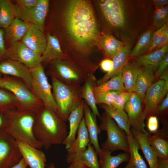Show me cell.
<instances>
[{"instance_id":"5b68a950","label":"cell","mask_w":168,"mask_h":168,"mask_svg":"<svg viewBox=\"0 0 168 168\" xmlns=\"http://www.w3.org/2000/svg\"><path fill=\"white\" fill-rule=\"evenodd\" d=\"M51 77L52 93L58 112L66 122L71 111L83 100L82 87L68 85Z\"/></svg>"},{"instance_id":"44dd1931","label":"cell","mask_w":168,"mask_h":168,"mask_svg":"<svg viewBox=\"0 0 168 168\" xmlns=\"http://www.w3.org/2000/svg\"><path fill=\"white\" fill-rule=\"evenodd\" d=\"M84 101L82 102L76 106L70 114L68 120L69 123L68 134L62 144L67 150L71 146L75 139L76 134L81 122L83 117Z\"/></svg>"},{"instance_id":"f907efd6","label":"cell","mask_w":168,"mask_h":168,"mask_svg":"<svg viewBox=\"0 0 168 168\" xmlns=\"http://www.w3.org/2000/svg\"><path fill=\"white\" fill-rule=\"evenodd\" d=\"M159 79L164 80L165 82V84L164 87L163 93V98L164 99L166 95L168 93V71L166 70L160 77Z\"/></svg>"},{"instance_id":"f6af8a7d","label":"cell","mask_w":168,"mask_h":168,"mask_svg":"<svg viewBox=\"0 0 168 168\" xmlns=\"http://www.w3.org/2000/svg\"><path fill=\"white\" fill-rule=\"evenodd\" d=\"M5 30L0 28V61L4 58L6 50L4 38Z\"/></svg>"},{"instance_id":"4316f807","label":"cell","mask_w":168,"mask_h":168,"mask_svg":"<svg viewBox=\"0 0 168 168\" xmlns=\"http://www.w3.org/2000/svg\"><path fill=\"white\" fill-rule=\"evenodd\" d=\"M96 79L93 74H89L84 82V84L82 87V98L94 114L100 119L101 116L98 110L95 98L94 95L93 88L96 86Z\"/></svg>"},{"instance_id":"8d00e7d4","label":"cell","mask_w":168,"mask_h":168,"mask_svg":"<svg viewBox=\"0 0 168 168\" xmlns=\"http://www.w3.org/2000/svg\"><path fill=\"white\" fill-rule=\"evenodd\" d=\"M0 28L6 29L11 24L13 19L10 1L0 0Z\"/></svg>"},{"instance_id":"9f6ffc18","label":"cell","mask_w":168,"mask_h":168,"mask_svg":"<svg viewBox=\"0 0 168 168\" xmlns=\"http://www.w3.org/2000/svg\"><path fill=\"white\" fill-rule=\"evenodd\" d=\"M47 168H55L54 164L53 163H51Z\"/></svg>"},{"instance_id":"9a60e30c","label":"cell","mask_w":168,"mask_h":168,"mask_svg":"<svg viewBox=\"0 0 168 168\" xmlns=\"http://www.w3.org/2000/svg\"><path fill=\"white\" fill-rule=\"evenodd\" d=\"M165 84V81L159 79L152 83L147 90L143 100L145 119L150 116L155 115L158 107L163 99L162 95Z\"/></svg>"},{"instance_id":"7dc6e473","label":"cell","mask_w":168,"mask_h":168,"mask_svg":"<svg viewBox=\"0 0 168 168\" xmlns=\"http://www.w3.org/2000/svg\"><path fill=\"white\" fill-rule=\"evenodd\" d=\"M39 0H17V4L20 6L27 8H32L35 6Z\"/></svg>"},{"instance_id":"f546056e","label":"cell","mask_w":168,"mask_h":168,"mask_svg":"<svg viewBox=\"0 0 168 168\" xmlns=\"http://www.w3.org/2000/svg\"><path fill=\"white\" fill-rule=\"evenodd\" d=\"M100 105V107L125 132L127 136H133L128 123V117L124 110L117 109L104 104Z\"/></svg>"},{"instance_id":"7bdbcfd3","label":"cell","mask_w":168,"mask_h":168,"mask_svg":"<svg viewBox=\"0 0 168 168\" xmlns=\"http://www.w3.org/2000/svg\"><path fill=\"white\" fill-rule=\"evenodd\" d=\"M168 53L160 62L158 68L154 74L153 81H156L159 79L160 77L168 69Z\"/></svg>"},{"instance_id":"ac0fdd59","label":"cell","mask_w":168,"mask_h":168,"mask_svg":"<svg viewBox=\"0 0 168 168\" xmlns=\"http://www.w3.org/2000/svg\"><path fill=\"white\" fill-rule=\"evenodd\" d=\"M84 101V117L90 142L100 157L102 152V150L100 146L98 139V136L100 134V130L97 124L96 116L86 102Z\"/></svg>"},{"instance_id":"ffe728a7","label":"cell","mask_w":168,"mask_h":168,"mask_svg":"<svg viewBox=\"0 0 168 168\" xmlns=\"http://www.w3.org/2000/svg\"><path fill=\"white\" fill-rule=\"evenodd\" d=\"M98 154L90 142L86 149L72 153H68L66 161L69 163L77 162L83 164L89 168H100Z\"/></svg>"},{"instance_id":"7c38bea8","label":"cell","mask_w":168,"mask_h":168,"mask_svg":"<svg viewBox=\"0 0 168 168\" xmlns=\"http://www.w3.org/2000/svg\"><path fill=\"white\" fill-rule=\"evenodd\" d=\"M4 58L20 62L30 68L41 62V56L35 53L20 41L6 48Z\"/></svg>"},{"instance_id":"1f68e13d","label":"cell","mask_w":168,"mask_h":168,"mask_svg":"<svg viewBox=\"0 0 168 168\" xmlns=\"http://www.w3.org/2000/svg\"><path fill=\"white\" fill-rule=\"evenodd\" d=\"M90 142L89 135L83 116L77 131V137L70 147L67 149L68 153H73L85 150Z\"/></svg>"},{"instance_id":"4dcf8cb0","label":"cell","mask_w":168,"mask_h":168,"mask_svg":"<svg viewBox=\"0 0 168 168\" xmlns=\"http://www.w3.org/2000/svg\"><path fill=\"white\" fill-rule=\"evenodd\" d=\"M129 158L127 164L124 168H148L143 158L140 154L138 142L133 136H128Z\"/></svg>"},{"instance_id":"bcb514c9","label":"cell","mask_w":168,"mask_h":168,"mask_svg":"<svg viewBox=\"0 0 168 168\" xmlns=\"http://www.w3.org/2000/svg\"><path fill=\"white\" fill-rule=\"evenodd\" d=\"M100 66L102 70L108 73L110 72L113 67L112 60L109 58L103 60L100 63Z\"/></svg>"},{"instance_id":"ab89813d","label":"cell","mask_w":168,"mask_h":168,"mask_svg":"<svg viewBox=\"0 0 168 168\" xmlns=\"http://www.w3.org/2000/svg\"><path fill=\"white\" fill-rule=\"evenodd\" d=\"M168 20V7L156 9L153 16V24L157 30L167 23Z\"/></svg>"},{"instance_id":"836d02e7","label":"cell","mask_w":168,"mask_h":168,"mask_svg":"<svg viewBox=\"0 0 168 168\" xmlns=\"http://www.w3.org/2000/svg\"><path fill=\"white\" fill-rule=\"evenodd\" d=\"M112 91H125L121 73L101 84L94 86L93 88L95 98L103 93Z\"/></svg>"},{"instance_id":"ba28073f","label":"cell","mask_w":168,"mask_h":168,"mask_svg":"<svg viewBox=\"0 0 168 168\" xmlns=\"http://www.w3.org/2000/svg\"><path fill=\"white\" fill-rule=\"evenodd\" d=\"M30 70L32 76L31 90L44 106L58 113L52 86L48 82L43 65L40 63Z\"/></svg>"},{"instance_id":"91938a15","label":"cell","mask_w":168,"mask_h":168,"mask_svg":"<svg viewBox=\"0 0 168 168\" xmlns=\"http://www.w3.org/2000/svg\"></svg>"},{"instance_id":"d6a6232c","label":"cell","mask_w":168,"mask_h":168,"mask_svg":"<svg viewBox=\"0 0 168 168\" xmlns=\"http://www.w3.org/2000/svg\"><path fill=\"white\" fill-rule=\"evenodd\" d=\"M102 150V153L99 157L100 168H117L121 164L128 162L129 160L130 155L128 152H125L113 156L109 151Z\"/></svg>"},{"instance_id":"8fae6325","label":"cell","mask_w":168,"mask_h":168,"mask_svg":"<svg viewBox=\"0 0 168 168\" xmlns=\"http://www.w3.org/2000/svg\"><path fill=\"white\" fill-rule=\"evenodd\" d=\"M22 158L16 140L4 130H0V168H10Z\"/></svg>"},{"instance_id":"d4e9b609","label":"cell","mask_w":168,"mask_h":168,"mask_svg":"<svg viewBox=\"0 0 168 168\" xmlns=\"http://www.w3.org/2000/svg\"><path fill=\"white\" fill-rule=\"evenodd\" d=\"M164 129L158 130L153 135L148 133V142L158 158H168V141Z\"/></svg>"},{"instance_id":"816d5d0a","label":"cell","mask_w":168,"mask_h":168,"mask_svg":"<svg viewBox=\"0 0 168 168\" xmlns=\"http://www.w3.org/2000/svg\"><path fill=\"white\" fill-rule=\"evenodd\" d=\"M156 9H160L166 7L168 4V0H155L153 1Z\"/></svg>"},{"instance_id":"5bb4252c","label":"cell","mask_w":168,"mask_h":168,"mask_svg":"<svg viewBox=\"0 0 168 168\" xmlns=\"http://www.w3.org/2000/svg\"><path fill=\"white\" fill-rule=\"evenodd\" d=\"M0 74L21 79L31 90L32 74L30 68L23 64L14 60L4 58L0 61Z\"/></svg>"},{"instance_id":"3957f363","label":"cell","mask_w":168,"mask_h":168,"mask_svg":"<svg viewBox=\"0 0 168 168\" xmlns=\"http://www.w3.org/2000/svg\"><path fill=\"white\" fill-rule=\"evenodd\" d=\"M8 123L4 130L16 141L27 143L37 148L43 147L35 136L33 128L37 113L16 109L5 112Z\"/></svg>"},{"instance_id":"d590c367","label":"cell","mask_w":168,"mask_h":168,"mask_svg":"<svg viewBox=\"0 0 168 168\" xmlns=\"http://www.w3.org/2000/svg\"><path fill=\"white\" fill-rule=\"evenodd\" d=\"M153 33L148 30L140 37L130 54V59L138 58L147 53L152 43Z\"/></svg>"},{"instance_id":"11a10c76","label":"cell","mask_w":168,"mask_h":168,"mask_svg":"<svg viewBox=\"0 0 168 168\" xmlns=\"http://www.w3.org/2000/svg\"><path fill=\"white\" fill-rule=\"evenodd\" d=\"M27 166L24 160L22 158L18 163L10 168H27Z\"/></svg>"},{"instance_id":"f35d334b","label":"cell","mask_w":168,"mask_h":168,"mask_svg":"<svg viewBox=\"0 0 168 168\" xmlns=\"http://www.w3.org/2000/svg\"><path fill=\"white\" fill-rule=\"evenodd\" d=\"M168 43V37L164 34L161 27L153 33L152 44L146 54L167 45Z\"/></svg>"},{"instance_id":"ee69618b","label":"cell","mask_w":168,"mask_h":168,"mask_svg":"<svg viewBox=\"0 0 168 168\" xmlns=\"http://www.w3.org/2000/svg\"><path fill=\"white\" fill-rule=\"evenodd\" d=\"M147 127L149 131L152 133H155L159 127V122L157 117L152 115L147 119Z\"/></svg>"},{"instance_id":"f1b7e54d","label":"cell","mask_w":168,"mask_h":168,"mask_svg":"<svg viewBox=\"0 0 168 168\" xmlns=\"http://www.w3.org/2000/svg\"><path fill=\"white\" fill-rule=\"evenodd\" d=\"M142 66L135 62L129 61L124 66L121 74L125 91L131 93L133 92Z\"/></svg>"},{"instance_id":"e0dca14e","label":"cell","mask_w":168,"mask_h":168,"mask_svg":"<svg viewBox=\"0 0 168 168\" xmlns=\"http://www.w3.org/2000/svg\"><path fill=\"white\" fill-rule=\"evenodd\" d=\"M21 41L30 49L41 56L46 46L47 37L44 32L35 25L31 24Z\"/></svg>"},{"instance_id":"b9f144b4","label":"cell","mask_w":168,"mask_h":168,"mask_svg":"<svg viewBox=\"0 0 168 168\" xmlns=\"http://www.w3.org/2000/svg\"><path fill=\"white\" fill-rule=\"evenodd\" d=\"M132 93L126 91L120 92L117 96L112 106L117 109L124 110V105L129 99Z\"/></svg>"},{"instance_id":"f5cc1de1","label":"cell","mask_w":168,"mask_h":168,"mask_svg":"<svg viewBox=\"0 0 168 168\" xmlns=\"http://www.w3.org/2000/svg\"><path fill=\"white\" fill-rule=\"evenodd\" d=\"M157 168H168V158L162 159L158 158Z\"/></svg>"},{"instance_id":"9c48e42d","label":"cell","mask_w":168,"mask_h":168,"mask_svg":"<svg viewBox=\"0 0 168 168\" xmlns=\"http://www.w3.org/2000/svg\"><path fill=\"white\" fill-rule=\"evenodd\" d=\"M126 2L121 0H101L98 4L105 19L113 28L124 29L128 20Z\"/></svg>"},{"instance_id":"6da1fadb","label":"cell","mask_w":168,"mask_h":168,"mask_svg":"<svg viewBox=\"0 0 168 168\" xmlns=\"http://www.w3.org/2000/svg\"><path fill=\"white\" fill-rule=\"evenodd\" d=\"M66 21L70 34L80 46L86 47L98 40L97 23L89 2L71 1L66 14Z\"/></svg>"},{"instance_id":"6f0895ef","label":"cell","mask_w":168,"mask_h":168,"mask_svg":"<svg viewBox=\"0 0 168 168\" xmlns=\"http://www.w3.org/2000/svg\"><path fill=\"white\" fill-rule=\"evenodd\" d=\"M2 77V75L0 74V77Z\"/></svg>"},{"instance_id":"8992f818","label":"cell","mask_w":168,"mask_h":168,"mask_svg":"<svg viewBox=\"0 0 168 168\" xmlns=\"http://www.w3.org/2000/svg\"><path fill=\"white\" fill-rule=\"evenodd\" d=\"M45 73L61 82L71 86H81L88 74L65 59L54 60Z\"/></svg>"},{"instance_id":"cb8c5ba5","label":"cell","mask_w":168,"mask_h":168,"mask_svg":"<svg viewBox=\"0 0 168 168\" xmlns=\"http://www.w3.org/2000/svg\"><path fill=\"white\" fill-rule=\"evenodd\" d=\"M41 57V64L49 63L55 60L65 59V56L59 40L55 36L48 34L46 46Z\"/></svg>"},{"instance_id":"60d3db41","label":"cell","mask_w":168,"mask_h":168,"mask_svg":"<svg viewBox=\"0 0 168 168\" xmlns=\"http://www.w3.org/2000/svg\"><path fill=\"white\" fill-rule=\"evenodd\" d=\"M120 92L119 91H110L98 96L95 98L96 104H102L112 106L117 96Z\"/></svg>"},{"instance_id":"4fadbf2b","label":"cell","mask_w":168,"mask_h":168,"mask_svg":"<svg viewBox=\"0 0 168 168\" xmlns=\"http://www.w3.org/2000/svg\"><path fill=\"white\" fill-rule=\"evenodd\" d=\"M142 101L135 92L132 93L125 104L124 110L127 114L130 126L141 133L147 131L145 129V119Z\"/></svg>"},{"instance_id":"c3c4849f","label":"cell","mask_w":168,"mask_h":168,"mask_svg":"<svg viewBox=\"0 0 168 168\" xmlns=\"http://www.w3.org/2000/svg\"><path fill=\"white\" fill-rule=\"evenodd\" d=\"M168 108V93L165 96L161 103L158 107L156 114H158L167 110Z\"/></svg>"},{"instance_id":"680465c9","label":"cell","mask_w":168,"mask_h":168,"mask_svg":"<svg viewBox=\"0 0 168 168\" xmlns=\"http://www.w3.org/2000/svg\"><path fill=\"white\" fill-rule=\"evenodd\" d=\"M0 6H1V3H0Z\"/></svg>"},{"instance_id":"d6986e66","label":"cell","mask_w":168,"mask_h":168,"mask_svg":"<svg viewBox=\"0 0 168 168\" xmlns=\"http://www.w3.org/2000/svg\"><path fill=\"white\" fill-rule=\"evenodd\" d=\"M131 51V48L129 45H125L122 49L112 58L113 65L111 71L106 73L102 77L97 80L96 86L102 84L112 77L120 73L124 66L129 61Z\"/></svg>"},{"instance_id":"7402d4cb","label":"cell","mask_w":168,"mask_h":168,"mask_svg":"<svg viewBox=\"0 0 168 168\" xmlns=\"http://www.w3.org/2000/svg\"><path fill=\"white\" fill-rule=\"evenodd\" d=\"M31 24L17 18H14L11 24L5 30L4 38L10 46L22 40L29 29Z\"/></svg>"},{"instance_id":"484cf974","label":"cell","mask_w":168,"mask_h":168,"mask_svg":"<svg viewBox=\"0 0 168 168\" xmlns=\"http://www.w3.org/2000/svg\"><path fill=\"white\" fill-rule=\"evenodd\" d=\"M154 74L151 68L142 66L133 92L138 95L142 101L147 90L153 82Z\"/></svg>"},{"instance_id":"681fc988","label":"cell","mask_w":168,"mask_h":168,"mask_svg":"<svg viewBox=\"0 0 168 168\" xmlns=\"http://www.w3.org/2000/svg\"><path fill=\"white\" fill-rule=\"evenodd\" d=\"M8 125V121L5 112L0 110V130H5Z\"/></svg>"},{"instance_id":"7a4b0ae2","label":"cell","mask_w":168,"mask_h":168,"mask_svg":"<svg viewBox=\"0 0 168 168\" xmlns=\"http://www.w3.org/2000/svg\"><path fill=\"white\" fill-rule=\"evenodd\" d=\"M33 132L46 150L62 143L68 133L65 122L58 113L44 106L37 113Z\"/></svg>"},{"instance_id":"2e32d148","label":"cell","mask_w":168,"mask_h":168,"mask_svg":"<svg viewBox=\"0 0 168 168\" xmlns=\"http://www.w3.org/2000/svg\"><path fill=\"white\" fill-rule=\"evenodd\" d=\"M16 142L22 158L27 166L30 168H45L47 159L42 151L27 143Z\"/></svg>"},{"instance_id":"52a82bcc","label":"cell","mask_w":168,"mask_h":168,"mask_svg":"<svg viewBox=\"0 0 168 168\" xmlns=\"http://www.w3.org/2000/svg\"><path fill=\"white\" fill-rule=\"evenodd\" d=\"M100 119L101 122L99 128L100 131H105L107 135L106 141L101 145L102 149L111 153L118 150L129 153L127 136L125 132L105 112Z\"/></svg>"},{"instance_id":"30bf717a","label":"cell","mask_w":168,"mask_h":168,"mask_svg":"<svg viewBox=\"0 0 168 168\" xmlns=\"http://www.w3.org/2000/svg\"><path fill=\"white\" fill-rule=\"evenodd\" d=\"M10 4L14 16L37 27L44 32V24L49 7L48 0H39L34 7L27 8L13 4L10 1Z\"/></svg>"},{"instance_id":"277c9868","label":"cell","mask_w":168,"mask_h":168,"mask_svg":"<svg viewBox=\"0 0 168 168\" xmlns=\"http://www.w3.org/2000/svg\"><path fill=\"white\" fill-rule=\"evenodd\" d=\"M0 87L11 92L17 101L16 109L38 113L44 105L25 83L13 77L3 75L0 78Z\"/></svg>"},{"instance_id":"e575fe53","label":"cell","mask_w":168,"mask_h":168,"mask_svg":"<svg viewBox=\"0 0 168 168\" xmlns=\"http://www.w3.org/2000/svg\"><path fill=\"white\" fill-rule=\"evenodd\" d=\"M100 44L105 54L112 58L125 45L124 42L113 35L107 34L102 36Z\"/></svg>"},{"instance_id":"db71d44e","label":"cell","mask_w":168,"mask_h":168,"mask_svg":"<svg viewBox=\"0 0 168 168\" xmlns=\"http://www.w3.org/2000/svg\"><path fill=\"white\" fill-rule=\"evenodd\" d=\"M68 168H89L86 166L77 162H73L70 163Z\"/></svg>"},{"instance_id":"83f0119b","label":"cell","mask_w":168,"mask_h":168,"mask_svg":"<svg viewBox=\"0 0 168 168\" xmlns=\"http://www.w3.org/2000/svg\"><path fill=\"white\" fill-rule=\"evenodd\" d=\"M168 45L146 54L137 58L135 61L139 65L151 68L154 73L157 70L159 65L168 53Z\"/></svg>"},{"instance_id":"603a6c76","label":"cell","mask_w":168,"mask_h":168,"mask_svg":"<svg viewBox=\"0 0 168 168\" xmlns=\"http://www.w3.org/2000/svg\"><path fill=\"white\" fill-rule=\"evenodd\" d=\"M131 131L133 136L138 142L140 148L148 163L149 168H157L158 158L148 142V132L141 133L132 128H131Z\"/></svg>"},{"instance_id":"74e56055","label":"cell","mask_w":168,"mask_h":168,"mask_svg":"<svg viewBox=\"0 0 168 168\" xmlns=\"http://www.w3.org/2000/svg\"><path fill=\"white\" fill-rule=\"evenodd\" d=\"M17 101L14 95L0 87V110L5 112L16 109Z\"/></svg>"}]
</instances>
